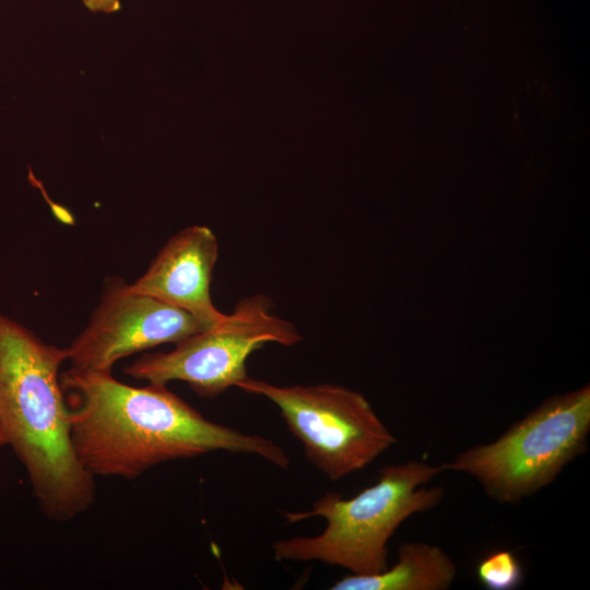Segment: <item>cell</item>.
<instances>
[{
  "instance_id": "7",
  "label": "cell",
  "mask_w": 590,
  "mask_h": 590,
  "mask_svg": "<svg viewBox=\"0 0 590 590\" xmlns=\"http://www.w3.org/2000/svg\"><path fill=\"white\" fill-rule=\"evenodd\" d=\"M206 329L189 312L134 291L120 276L105 279L99 303L68 346L70 368L111 373L134 353L181 341Z\"/></svg>"
},
{
  "instance_id": "1",
  "label": "cell",
  "mask_w": 590,
  "mask_h": 590,
  "mask_svg": "<svg viewBox=\"0 0 590 590\" xmlns=\"http://www.w3.org/2000/svg\"><path fill=\"white\" fill-rule=\"evenodd\" d=\"M76 456L94 477L133 480L151 468L214 451L253 455L288 469L273 440L215 423L166 385L133 387L111 373L60 374Z\"/></svg>"
},
{
  "instance_id": "6",
  "label": "cell",
  "mask_w": 590,
  "mask_h": 590,
  "mask_svg": "<svg viewBox=\"0 0 590 590\" xmlns=\"http://www.w3.org/2000/svg\"><path fill=\"white\" fill-rule=\"evenodd\" d=\"M271 309L267 295L245 297L220 323L182 339L169 352L142 355L125 373L151 384L184 381L198 396L215 398L248 377L246 361L255 351L302 340L296 327Z\"/></svg>"
},
{
  "instance_id": "5",
  "label": "cell",
  "mask_w": 590,
  "mask_h": 590,
  "mask_svg": "<svg viewBox=\"0 0 590 590\" xmlns=\"http://www.w3.org/2000/svg\"><path fill=\"white\" fill-rule=\"evenodd\" d=\"M236 387L275 404L306 459L331 481L365 469L397 442L365 396L344 386H276L246 377Z\"/></svg>"
},
{
  "instance_id": "4",
  "label": "cell",
  "mask_w": 590,
  "mask_h": 590,
  "mask_svg": "<svg viewBox=\"0 0 590 590\" xmlns=\"http://www.w3.org/2000/svg\"><path fill=\"white\" fill-rule=\"evenodd\" d=\"M590 386L545 399L488 444L471 446L444 471L472 476L488 497L516 505L555 481L588 448Z\"/></svg>"
},
{
  "instance_id": "8",
  "label": "cell",
  "mask_w": 590,
  "mask_h": 590,
  "mask_svg": "<svg viewBox=\"0 0 590 590\" xmlns=\"http://www.w3.org/2000/svg\"><path fill=\"white\" fill-rule=\"evenodd\" d=\"M217 256V240L209 227H185L166 241L130 286L189 312L210 328L226 317L214 306L210 293Z\"/></svg>"
},
{
  "instance_id": "10",
  "label": "cell",
  "mask_w": 590,
  "mask_h": 590,
  "mask_svg": "<svg viewBox=\"0 0 590 590\" xmlns=\"http://www.w3.org/2000/svg\"><path fill=\"white\" fill-rule=\"evenodd\" d=\"M476 577L487 590H512L521 585L523 571L512 551L498 550L477 564Z\"/></svg>"
},
{
  "instance_id": "3",
  "label": "cell",
  "mask_w": 590,
  "mask_h": 590,
  "mask_svg": "<svg viewBox=\"0 0 590 590\" xmlns=\"http://www.w3.org/2000/svg\"><path fill=\"white\" fill-rule=\"evenodd\" d=\"M445 472L441 464L409 460L380 469L377 482L351 498L326 492L306 511H285L288 524L312 517L326 520L322 532L272 544L278 560L320 562L353 575H375L388 566V542L411 516L437 507L446 489L426 484Z\"/></svg>"
},
{
  "instance_id": "11",
  "label": "cell",
  "mask_w": 590,
  "mask_h": 590,
  "mask_svg": "<svg viewBox=\"0 0 590 590\" xmlns=\"http://www.w3.org/2000/svg\"><path fill=\"white\" fill-rule=\"evenodd\" d=\"M82 3L93 13H113L120 10L119 0H81Z\"/></svg>"
},
{
  "instance_id": "12",
  "label": "cell",
  "mask_w": 590,
  "mask_h": 590,
  "mask_svg": "<svg viewBox=\"0 0 590 590\" xmlns=\"http://www.w3.org/2000/svg\"><path fill=\"white\" fill-rule=\"evenodd\" d=\"M1 446H5V442H4V439H3L2 434L0 432V447Z\"/></svg>"
},
{
  "instance_id": "9",
  "label": "cell",
  "mask_w": 590,
  "mask_h": 590,
  "mask_svg": "<svg viewBox=\"0 0 590 590\" xmlns=\"http://www.w3.org/2000/svg\"><path fill=\"white\" fill-rule=\"evenodd\" d=\"M457 576L453 559L438 545L406 541L396 564L375 575L347 574L332 590H446Z\"/></svg>"
},
{
  "instance_id": "2",
  "label": "cell",
  "mask_w": 590,
  "mask_h": 590,
  "mask_svg": "<svg viewBox=\"0 0 590 590\" xmlns=\"http://www.w3.org/2000/svg\"><path fill=\"white\" fill-rule=\"evenodd\" d=\"M68 347L47 344L0 312V432L24 467L43 514L68 521L95 500L94 476L80 462L60 368Z\"/></svg>"
}]
</instances>
